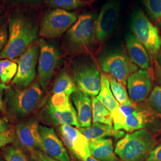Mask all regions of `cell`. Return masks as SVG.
Masks as SVG:
<instances>
[{
    "instance_id": "1",
    "label": "cell",
    "mask_w": 161,
    "mask_h": 161,
    "mask_svg": "<svg viewBox=\"0 0 161 161\" xmlns=\"http://www.w3.org/2000/svg\"><path fill=\"white\" fill-rule=\"evenodd\" d=\"M38 27L28 19L14 16L9 23V36L0 58L13 60L20 56L38 36Z\"/></svg>"
},
{
    "instance_id": "2",
    "label": "cell",
    "mask_w": 161,
    "mask_h": 161,
    "mask_svg": "<svg viewBox=\"0 0 161 161\" xmlns=\"http://www.w3.org/2000/svg\"><path fill=\"white\" fill-rule=\"evenodd\" d=\"M156 145L152 133L143 128L125 134L117 142L115 152L121 161H144Z\"/></svg>"
},
{
    "instance_id": "3",
    "label": "cell",
    "mask_w": 161,
    "mask_h": 161,
    "mask_svg": "<svg viewBox=\"0 0 161 161\" xmlns=\"http://www.w3.org/2000/svg\"><path fill=\"white\" fill-rule=\"evenodd\" d=\"M43 98V92L38 82L23 89L11 90L7 95V106L12 115L23 118L38 108Z\"/></svg>"
},
{
    "instance_id": "4",
    "label": "cell",
    "mask_w": 161,
    "mask_h": 161,
    "mask_svg": "<svg viewBox=\"0 0 161 161\" xmlns=\"http://www.w3.org/2000/svg\"><path fill=\"white\" fill-rule=\"evenodd\" d=\"M99 63L104 72L125 86L129 76L138 70L126 53L121 50L104 53L99 58Z\"/></svg>"
},
{
    "instance_id": "5",
    "label": "cell",
    "mask_w": 161,
    "mask_h": 161,
    "mask_svg": "<svg viewBox=\"0 0 161 161\" xmlns=\"http://www.w3.org/2000/svg\"><path fill=\"white\" fill-rule=\"evenodd\" d=\"M131 27L134 36L146 48L150 56L156 58L161 50V36L157 28L142 10L134 14Z\"/></svg>"
},
{
    "instance_id": "6",
    "label": "cell",
    "mask_w": 161,
    "mask_h": 161,
    "mask_svg": "<svg viewBox=\"0 0 161 161\" xmlns=\"http://www.w3.org/2000/svg\"><path fill=\"white\" fill-rule=\"evenodd\" d=\"M96 17L92 13L80 15L69 28L67 38L69 46L75 52H84L92 46L96 38Z\"/></svg>"
},
{
    "instance_id": "7",
    "label": "cell",
    "mask_w": 161,
    "mask_h": 161,
    "mask_svg": "<svg viewBox=\"0 0 161 161\" xmlns=\"http://www.w3.org/2000/svg\"><path fill=\"white\" fill-rule=\"evenodd\" d=\"M112 115L115 130H123L128 132L143 129L148 121L146 114L130 99L127 103L121 104L112 112Z\"/></svg>"
},
{
    "instance_id": "8",
    "label": "cell",
    "mask_w": 161,
    "mask_h": 161,
    "mask_svg": "<svg viewBox=\"0 0 161 161\" xmlns=\"http://www.w3.org/2000/svg\"><path fill=\"white\" fill-rule=\"evenodd\" d=\"M75 13L62 9L48 12L42 19L40 35L47 38H54L69 29L77 20Z\"/></svg>"
},
{
    "instance_id": "9",
    "label": "cell",
    "mask_w": 161,
    "mask_h": 161,
    "mask_svg": "<svg viewBox=\"0 0 161 161\" xmlns=\"http://www.w3.org/2000/svg\"><path fill=\"white\" fill-rule=\"evenodd\" d=\"M74 72L78 89L88 96H97L101 87V74L96 64L86 60L75 65Z\"/></svg>"
},
{
    "instance_id": "10",
    "label": "cell",
    "mask_w": 161,
    "mask_h": 161,
    "mask_svg": "<svg viewBox=\"0 0 161 161\" xmlns=\"http://www.w3.org/2000/svg\"><path fill=\"white\" fill-rule=\"evenodd\" d=\"M39 46L38 82L42 90H46L57 69L60 54L56 47L44 40H40Z\"/></svg>"
},
{
    "instance_id": "11",
    "label": "cell",
    "mask_w": 161,
    "mask_h": 161,
    "mask_svg": "<svg viewBox=\"0 0 161 161\" xmlns=\"http://www.w3.org/2000/svg\"><path fill=\"white\" fill-rule=\"evenodd\" d=\"M39 54V45L32 44L18 59L17 73L12 80L18 89L26 88L34 80Z\"/></svg>"
},
{
    "instance_id": "12",
    "label": "cell",
    "mask_w": 161,
    "mask_h": 161,
    "mask_svg": "<svg viewBox=\"0 0 161 161\" xmlns=\"http://www.w3.org/2000/svg\"><path fill=\"white\" fill-rule=\"evenodd\" d=\"M120 14V4L118 0H110L101 8L96 19V38L103 42L114 31Z\"/></svg>"
},
{
    "instance_id": "13",
    "label": "cell",
    "mask_w": 161,
    "mask_h": 161,
    "mask_svg": "<svg viewBox=\"0 0 161 161\" xmlns=\"http://www.w3.org/2000/svg\"><path fill=\"white\" fill-rule=\"evenodd\" d=\"M59 131L64 143L70 152L78 159L85 161L91 155L90 141L80 129L71 125H61Z\"/></svg>"
},
{
    "instance_id": "14",
    "label": "cell",
    "mask_w": 161,
    "mask_h": 161,
    "mask_svg": "<svg viewBox=\"0 0 161 161\" xmlns=\"http://www.w3.org/2000/svg\"><path fill=\"white\" fill-rule=\"evenodd\" d=\"M40 149L47 155L58 161H71L63 142L51 127L39 125Z\"/></svg>"
},
{
    "instance_id": "15",
    "label": "cell",
    "mask_w": 161,
    "mask_h": 161,
    "mask_svg": "<svg viewBox=\"0 0 161 161\" xmlns=\"http://www.w3.org/2000/svg\"><path fill=\"white\" fill-rule=\"evenodd\" d=\"M127 85L131 100L135 103H140L147 98L150 93L152 76L149 70L138 69L129 76Z\"/></svg>"
},
{
    "instance_id": "16",
    "label": "cell",
    "mask_w": 161,
    "mask_h": 161,
    "mask_svg": "<svg viewBox=\"0 0 161 161\" xmlns=\"http://www.w3.org/2000/svg\"><path fill=\"white\" fill-rule=\"evenodd\" d=\"M39 125L34 120L19 123L16 134L20 144L31 153L34 154L37 149H40V134Z\"/></svg>"
},
{
    "instance_id": "17",
    "label": "cell",
    "mask_w": 161,
    "mask_h": 161,
    "mask_svg": "<svg viewBox=\"0 0 161 161\" xmlns=\"http://www.w3.org/2000/svg\"><path fill=\"white\" fill-rule=\"evenodd\" d=\"M126 46L129 57L135 64L142 69L149 70L151 66L150 56L144 46L133 34L126 37Z\"/></svg>"
},
{
    "instance_id": "18",
    "label": "cell",
    "mask_w": 161,
    "mask_h": 161,
    "mask_svg": "<svg viewBox=\"0 0 161 161\" xmlns=\"http://www.w3.org/2000/svg\"><path fill=\"white\" fill-rule=\"evenodd\" d=\"M72 98L80 128L90 127L92 120V100L79 90L72 94Z\"/></svg>"
},
{
    "instance_id": "19",
    "label": "cell",
    "mask_w": 161,
    "mask_h": 161,
    "mask_svg": "<svg viewBox=\"0 0 161 161\" xmlns=\"http://www.w3.org/2000/svg\"><path fill=\"white\" fill-rule=\"evenodd\" d=\"M91 155L100 161H121L115 153L111 138H98L90 142Z\"/></svg>"
},
{
    "instance_id": "20",
    "label": "cell",
    "mask_w": 161,
    "mask_h": 161,
    "mask_svg": "<svg viewBox=\"0 0 161 161\" xmlns=\"http://www.w3.org/2000/svg\"><path fill=\"white\" fill-rule=\"evenodd\" d=\"M80 130L90 142L107 137L121 139L125 135L124 131L116 130L112 125L101 123H94L90 127L80 128Z\"/></svg>"
},
{
    "instance_id": "21",
    "label": "cell",
    "mask_w": 161,
    "mask_h": 161,
    "mask_svg": "<svg viewBox=\"0 0 161 161\" xmlns=\"http://www.w3.org/2000/svg\"><path fill=\"white\" fill-rule=\"evenodd\" d=\"M49 114L52 120L56 125L60 126L68 125L80 128L76 111L72 103L62 109L49 108Z\"/></svg>"
},
{
    "instance_id": "22",
    "label": "cell",
    "mask_w": 161,
    "mask_h": 161,
    "mask_svg": "<svg viewBox=\"0 0 161 161\" xmlns=\"http://www.w3.org/2000/svg\"><path fill=\"white\" fill-rule=\"evenodd\" d=\"M97 99L112 113L119 106V103L114 97L110 86L108 75L101 74V87Z\"/></svg>"
},
{
    "instance_id": "23",
    "label": "cell",
    "mask_w": 161,
    "mask_h": 161,
    "mask_svg": "<svg viewBox=\"0 0 161 161\" xmlns=\"http://www.w3.org/2000/svg\"><path fill=\"white\" fill-rule=\"evenodd\" d=\"M74 78L66 72H63L58 76L53 88V94L64 92L68 96L78 90Z\"/></svg>"
},
{
    "instance_id": "24",
    "label": "cell",
    "mask_w": 161,
    "mask_h": 161,
    "mask_svg": "<svg viewBox=\"0 0 161 161\" xmlns=\"http://www.w3.org/2000/svg\"><path fill=\"white\" fill-rule=\"evenodd\" d=\"M92 116L93 123H101L112 125V113L97 98L92 97Z\"/></svg>"
},
{
    "instance_id": "25",
    "label": "cell",
    "mask_w": 161,
    "mask_h": 161,
    "mask_svg": "<svg viewBox=\"0 0 161 161\" xmlns=\"http://www.w3.org/2000/svg\"><path fill=\"white\" fill-rule=\"evenodd\" d=\"M17 64L10 59L0 60V81L6 84L10 82L16 75Z\"/></svg>"
},
{
    "instance_id": "26",
    "label": "cell",
    "mask_w": 161,
    "mask_h": 161,
    "mask_svg": "<svg viewBox=\"0 0 161 161\" xmlns=\"http://www.w3.org/2000/svg\"><path fill=\"white\" fill-rule=\"evenodd\" d=\"M112 92L119 103H125L130 100L125 85L118 81L114 77L108 75Z\"/></svg>"
},
{
    "instance_id": "27",
    "label": "cell",
    "mask_w": 161,
    "mask_h": 161,
    "mask_svg": "<svg viewBox=\"0 0 161 161\" xmlns=\"http://www.w3.org/2000/svg\"><path fill=\"white\" fill-rule=\"evenodd\" d=\"M71 103L69 96L64 92L53 94L48 102L49 108L53 109H64Z\"/></svg>"
},
{
    "instance_id": "28",
    "label": "cell",
    "mask_w": 161,
    "mask_h": 161,
    "mask_svg": "<svg viewBox=\"0 0 161 161\" xmlns=\"http://www.w3.org/2000/svg\"><path fill=\"white\" fill-rule=\"evenodd\" d=\"M150 108L161 116V86H156L150 93L147 98Z\"/></svg>"
},
{
    "instance_id": "29",
    "label": "cell",
    "mask_w": 161,
    "mask_h": 161,
    "mask_svg": "<svg viewBox=\"0 0 161 161\" xmlns=\"http://www.w3.org/2000/svg\"><path fill=\"white\" fill-rule=\"evenodd\" d=\"M3 156L6 161H28L21 150L12 146H6L3 150Z\"/></svg>"
},
{
    "instance_id": "30",
    "label": "cell",
    "mask_w": 161,
    "mask_h": 161,
    "mask_svg": "<svg viewBox=\"0 0 161 161\" xmlns=\"http://www.w3.org/2000/svg\"><path fill=\"white\" fill-rule=\"evenodd\" d=\"M48 5L59 9L73 10L83 5L81 0H46Z\"/></svg>"
},
{
    "instance_id": "31",
    "label": "cell",
    "mask_w": 161,
    "mask_h": 161,
    "mask_svg": "<svg viewBox=\"0 0 161 161\" xmlns=\"http://www.w3.org/2000/svg\"><path fill=\"white\" fill-rule=\"evenodd\" d=\"M150 17L155 20H160L161 19V0H143Z\"/></svg>"
},
{
    "instance_id": "32",
    "label": "cell",
    "mask_w": 161,
    "mask_h": 161,
    "mask_svg": "<svg viewBox=\"0 0 161 161\" xmlns=\"http://www.w3.org/2000/svg\"><path fill=\"white\" fill-rule=\"evenodd\" d=\"M14 140V134L12 130L0 134V148L12 143Z\"/></svg>"
},
{
    "instance_id": "33",
    "label": "cell",
    "mask_w": 161,
    "mask_h": 161,
    "mask_svg": "<svg viewBox=\"0 0 161 161\" xmlns=\"http://www.w3.org/2000/svg\"><path fill=\"white\" fill-rule=\"evenodd\" d=\"M144 161H161V144L156 146Z\"/></svg>"
},
{
    "instance_id": "34",
    "label": "cell",
    "mask_w": 161,
    "mask_h": 161,
    "mask_svg": "<svg viewBox=\"0 0 161 161\" xmlns=\"http://www.w3.org/2000/svg\"><path fill=\"white\" fill-rule=\"evenodd\" d=\"M31 157L34 158L36 161H58L47 155L46 154L42 152L39 150H36L34 154L32 155Z\"/></svg>"
},
{
    "instance_id": "35",
    "label": "cell",
    "mask_w": 161,
    "mask_h": 161,
    "mask_svg": "<svg viewBox=\"0 0 161 161\" xmlns=\"http://www.w3.org/2000/svg\"><path fill=\"white\" fill-rule=\"evenodd\" d=\"M7 34L5 28L0 27V56L1 53L7 42Z\"/></svg>"
},
{
    "instance_id": "36",
    "label": "cell",
    "mask_w": 161,
    "mask_h": 161,
    "mask_svg": "<svg viewBox=\"0 0 161 161\" xmlns=\"http://www.w3.org/2000/svg\"><path fill=\"white\" fill-rule=\"evenodd\" d=\"M9 130V125L6 119L0 118V134Z\"/></svg>"
},
{
    "instance_id": "37",
    "label": "cell",
    "mask_w": 161,
    "mask_h": 161,
    "mask_svg": "<svg viewBox=\"0 0 161 161\" xmlns=\"http://www.w3.org/2000/svg\"><path fill=\"white\" fill-rule=\"evenodd\" d=\"M156 76L158 79V80L161 84V70L159 68L158 65L156 66Z\"/></svg>"
},
{
    "instance_id": "38",
    "label": "cell",
    "mask_w": 161,
    "mask_h": 161,
    "mask_svg": "<svg viewBox=\"0 0 161 161\" xmlns=\"http://www.w3.org/2000/svg\"><path fill=\"white\" fill-rule=\"evenodd\" d=\"M156 61H157V65L159 68L161 70V50L159 52L157 57H156Z\"/></svg>"
},
{
    "instance_id": "39",
    "label": "cell",
    "mask_w": 161,
    "mask_h": 161,
    "mask_svg": "<svg viewBox=\"0 0 161 161\" xmlns=\"http://www.w3.org/2000/svg\"><path fill=\"white\" fill-rule=\"evenodd\" d=\"M8 88V86L6 84H4L0 82V94H3V92Z\"/></svg>"
},
{
    "instance_id": "40",
    "label": "cell",
    "mask_w": 161,
    "mask_h": 161,
    "mask_svg": "<svg viewBox=\"0 0 161 161\" xmlns=\"http://www.w3.org/2000/svg\"><path fill=\"white\" fill-rule=\"evenodd\" d=\"M85 161H100L96 159V158H94V157H92V156H90V157H88L86 160Z\"/></svg>"
},
{
    "instance_id": "41",
    "label": "cell",
    "mask_w": 161,
    "mask_h": 161,
    "mask_svg": "<svg viewBox=\"0 0 161 161\" xmlns=\"http://www.w3.org/2000/svg\"><path fill=\"white\" fill-rule=\"evenodd\" d=\"M31 161H36L35 160V159L34 158H33V157H31Z\"/></svg>"
},
{
    "instance_id": "42",
    "label": "cell",
    "mask_w": 161,
    "mask_h": 161,
    "mask_svg": "<svg viewBox=\"0 0 161 161\" xmlns=\"http://www.w3.org/2000/svg\"><path fill=\"white\" fill-rule=\"evenodd\" d=\"M159 24H160V26H161V19H160V20H159Z\"/></svg>"
},
{
    "instance_id": "43",
    "label": "cell",
    "mask_w": 161,
    "mask_h": 161,
    "mask_svg": "<svg viewBox=\"0 0 161 161\" xmlns=\"http://www.w3.org/2000/svg\"><path fill=\"white\" fill-rule=\"evenodd\" d=\"M0 161H3V159H1V158H0Z\"/></svg>"
}]
</instances>
